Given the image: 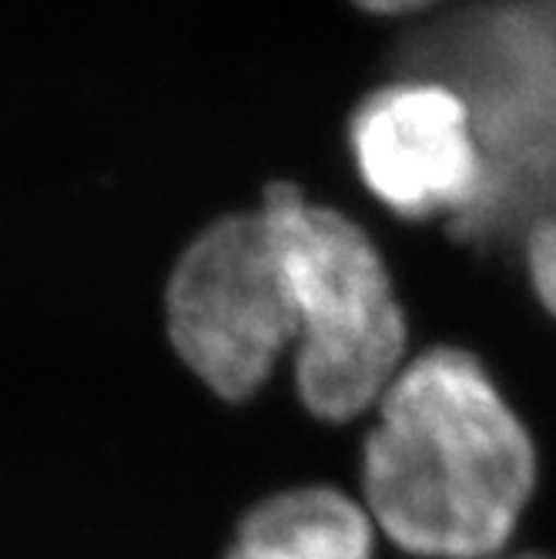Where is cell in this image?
<instances>
[{
	"label": "cell",
	"instance_id": "cell-1",
	"mask_svg": "<svg viewBox=\"0 0 556 559\" xmlns=\"http://www.w3.org/2000/svg\"><path fill=\"white\" fill-rule=\"evenodd\" d=\"M536 445L486 366L457 345L410 355L372 405L363 506L423 559L507 552L536 489Z\"/></svg>",
	"mask_w": 556,
	"mask_h": 559
},
{
	"label": "cell",
	"instance_id": "cell-2",
	"mask_svg": "<svg viewBox=\"0 0 556 559\" xmlns=\"http://www.w3.org/2000/svg\"><path fill=\"white\" fill-rule=\"evenodd\" d=\"M410 74L457 91L483 147V198L463 238L523 235L556 215V0H489L423 31Z\"/></svg>",
	"mask_w": 556,
	"mask_h": 559
},
{
	"label": "cell",
	"instance_id": "cell-3",
	"mask_svg": "<svg viewBox=\"0 0 556 559\" xmlns=\"http://www.w3.org/2000/svg\"><path fill=\"white\" fill-rule=\"evenodd\" d=\"M295 309V389L316 419L348 423L372 405L410 359L406 312L372 238L342 212L288 181L265 188Z\"/></svg>",
	"mask_w": 556,
	"mask_h": 559
},
{
	"label": "cell",
	"instance_id": "cell-4",
	"mask_svg": "<svg viewBox=\"0 0 556 559\" xmlns=\"http://www.w3.org/2000/svg\"><path fill=\"white\" fill-rule=\"evenodd\" d=\"M165 305L181 362L228 402L256 395L295 345L292 292L262 209L225 215L194 235Z\"/></svg>",
	"mask_w": 556,
	"mask_h": 559
},
{
	"label": "cell",
	"instance_id": "cell-5",
	"mask_svg": "<svg viewBox=\"0 0 556 559\" xmlns=\"http://www.w3.org/2000/svg\"><path fill=\"white\" fill-rule=\"evenodd\" d=\"M363 185L410 222L460 228L483 198L486 165L473 118L449 84L406 74L372 91L348 121Z\"/></svg>",
	"mask_w": 556,
	"mask_h": 559
},
{
	"label": "cell",
	"instance_id": "cell-6",
	"mask_svg": "<svg viewBox=\"0 0 556 559\" xmlns=\"http://www.w3.org/2000/svg\"><path fill=\"white\" fill-rule=\"evenodd\" d=\"M376 536L359 499L306 486L259 502L225 559H376Z\"/></svg>",
	"mask_w": 556,
	"mask_h": 559
},
{
	"label": "cell",
	"instance_id": "cell-7",
	"mask_svg": "<svg viewBox=\"0 0 556 559\" xmlns=\"http://www.w3.org/2000/svg\"><path fill=\"white\" fill-rule=\"evenodd\" d=\"M527 272L543 309L556 319V215L540 218L523 231Z\"/></svg>",
	"mask_w": 556,
	"mask_h": 559
},
{
	"label": "cell",
	"instance_id": "cell-8",
	"mask_svg": "<svg viewBox=\"0 0 556 559\" xmlns=\"http://www.w3.org/2000/svg\"><path fill=\"white\" fill-rule=\"evenodd\" d=\"M352 4H359L369 14H389V17H395V14H423L429 8L446 4V0H352Z\"/></svg>",
	"mask_w": 556,
	"mask_h": 559
},
{
	"label": "cell",
	"instance_id": "cell-9",
	"mask_svg": "<svg viewBox=\"0 0 556 559\" xmlns=\"http://www.w3.org/2000/svg\"><path fill=\"white\" fill-rule=\"evenodd\" d=\"M496 559H549V556H540V552H523V556H507V552H502V556H496Z\"/></svg>",
	"mask_w": 556,
	"mask_h": 559
}]
</instances>
